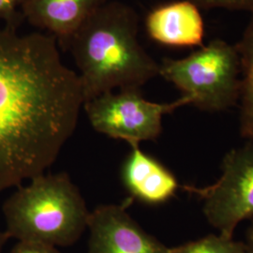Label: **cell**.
<instances>
[{
	"instance_id": "6da1fadb",
	"label": "cell",
	"mask_w": 253,
	"mask_h": 253,
	"mask_svg": "<svg viewBox=\"0 0 253 253\" xmlns=\"http://www.w3.org/2000/svg\"><path fill=\"white\" fill-rule=\"evenodd\" d=\"M83 105L79 75L64 64L53 35L0 29V191L51 167Z\"/></svg>"
},
{
	"instance_id": "7a4b0ae2",
	"label": "cell",
	"mask_w": 253,
	"mask_h": 253,
	"mask_svg": "<svg viewBox=\"0 0 253 253\" xmlns=\"http://www.w3.org/2000/svg\"><path fill=\"white\" fill-rule=\"evenodd\" d=\"M138 22L131 7L103 2L69 40L84 103L116 88L141 89L159 75L160 64L139 42Z\"/></svg>"
},
{
	"instance_id": "3957f363",
	"label": "cell",
	"mask_w": 253,
	"mask_h": 253,
	"mask_svg": "<svg viewBox=\"0 0 253 253\" xmlns=\"http://www.w3.org/2000/svg\"><path fill=\"white\" fill-rule=\"evenodd\" d=\"M2 209L9 238L56 248L75 243L90 216L80 190L66 172L33 177L5 201Z\"/></svg>"
},
{
	"instance_id": "277c9868",
	"label": "cell",
	"mask_w": 253,
	"mask_h": 253,
	"mask_svg": "<svg viewBox=\"0 0 253 253\" xmlns=\"http://www.w3.org/2000/svg\"><path fill=\"white\" fill-rule=\"evenodd\" d=\"M159 75L188 96L191 105L206 112H221L237 104L241 94V63L236 45L221 39L186 57L165 58Z\"/></svg>"
},
{
	"instance_id": "5b68a950",
	"label": "cell",
	"mask_w": 253,
	"mask_h": 253,
	"mask_svg": "<svg viewBox=\"0 0 253 253\" xmlns=\"http://www.w3.org/2000/svg\"><path fill=\"white\" fill-rule=\"evenodd\" d=\"M191 104L188 96L168 103L145 100L140 89L113 91L84 103L92 127L111 138L131 145L154 141L163 130V118L176 109Z\"/></svg>"
},
{
	"instance_id": "8992f818",
	"label": "cell",
	"mask_w": 253,
	"mask_h": 253,
	"mask_svg": "<svg viewBox=\"0 0 253 253\" xmlns=\"http://www.w3.org/2000/svg\"><path fill=\"white\" fill-rule=\"evenodd\" d=\"M183 189L203 202V213L219 235L234 238L235 229L253 217V141L224 156L221 174L214 184Z\"/></svg>"
},
{
	"instance_id": "52a82bcc",
	"label": "cell",
	"mask_w": 253,
	"mask_h": 253,
	"mask_svg": "<svg viewBox=\"0 0 253 253\" xmlns=\"http://www.w3.org/2000/svg\"><path fill=\"white\" fill-rule=\"evenodd\" d=\"M127 206L102 205L90 212L88 253H169L129 216Z\"/></svg>"
},
{
	"instance_id": "ba28073f",
	"label": "cell",
	"mask_w": 253,
	"mask_h": 253,
	"mask_svg": "<svg viewBox=\"0 0 253 253\" xmlns=\"http://www.w3.org/2000/svg\"><path fill=\"white\" fill-rule=\"evenodd\" d=\"M149 37L163 45L203 46L205 24L200 8L190 0L164 4L152 9L145 19Z\"/></svg>"
},
{
	"instance_id": "9c48e42d",
	"label": "cell",
	"mask_w": 253,
	"mask_h": 253,
	"mask_svg": "<svg viewBox=\"0 0 253 253\" xmlns=\"http://www.w3.org/2000/svg\"><path fill=\"white\" fill-rule=\"evenodd\" d=\"M122 180L132 198L147 205H161L178 190L174 174L139 145H131L122 168Z\"/></svg>"
},
{
	"instance_id": "30bf717a",
	"label": "cell",
	"mask_w": 253,
	"mask_h": 253,
	"mask_svg": "<svg viewBox=\"0 0 253 253\" xmlns=\"http://www.w3.org/2000/svg\"><path fill=\"white\" fill-rule=\"evenodd\" d=\"M103 0H25L22 13L34 27L48 30L66 45Z\"/></svg>"
},
{
	"instance_id": "8fae6325",
	"label": "cell",
	"mask_w": 253,
	"mask_h": 253,
	"mask_svg": "<svg viewBox=\"0 0 253 253\" xmlns=\"http://www.w3.org/2000/svg\"><path fill=\"white\" fill-rule=\"evenodd\" d=\"M241 40L236 45L241 63L240 135L253 141V12Z\"/></svg>"
},
{
	"instance_id": "7c38bea8",
	"label": "cell",
	"mask_w": 253,
	"mask_h": 253,
	"mask_svg": "<svg viewBox=\"0 0 253 253\" xmlns=\"http://www.w3.org/2000/svg\"><path fill=\"white\" fill-rule=\"evenodd\" d=\"M169 253H246L244 242L223 235H209L198 240L169 248Z\"/></svg>"
},
{
	"instance_id": "4fadbf2b",
	"label": "cell",
	"mask_w": 253,
	"mask_h": 253,
	"mask_svg": "<svg viewBox=\"0 0 253 253\" xmlns=\"http://www.w3.org/2000/svg\"><path fill=\"white\" fill-rule=\"evenodd\" d=\"M25 0H0V19L6 22V26L17 28L24 16L22 7Z\"/></svg>"
},
{
	"instance_id": "5bb4252c",
	"label": "cell",
	"mask_w": 253,
	"mask_h": 253,
	"mask_svg": "<svg viewBox=\"0 0 253 253\" xmlns=\"http://www.w3.org/2000/svg\"><path fill=\"white\" fill-rule=\"evenodd\" d=\"M199 8L247 10L253 12V0H190Z\"/></svg>"
},
{
	"instance_id": "9a60e30c",
	"label": "cell",
	"mask_w": 253,
	"mask_h": 253,
	"mask_svg": "<svg viewBox=\"0 0 253 253\" xmlns=\"http://www.w3.org/2000/svg\"><path fill=\"white\" fill-rule=\"evenodd\" d=\"M10 253H61L56 247L51 245L30 242V241H18Z\"/></svg>"
},
{
	"instance_id": "2e32d148",
	"label": "cell",
	"mask_w": 253,
	"mask_h": 253,
	"mask_svg": "<svg viewBox=\"0 0 253 253\" xmlns=\"http://www.w3.org/2000/svg\"><path fill=\"white\" fill-rule=\"evenodd\" d=\"M245 244V253H253V217L252 218L251 224L248 228Z\"/></svg>"
},
{
	"instance_id": "e0dca14e",
	"label": "cell",
	"mask_w": 253,
	"mask_h": 253,
	"mask_svg": "<svg viewBox=\"0 0 253 253\" xmlns=\"http://www.w3.org/2000/svg\"><path fill=\"white\" fill-rule=\"evenodd\" d=\"M9 238V235H8V234H7L5 231H4V232L0 231V253H2V250H3L4 246H5L6 242L8 241Z\"/></svg>"
}]
</instances>
